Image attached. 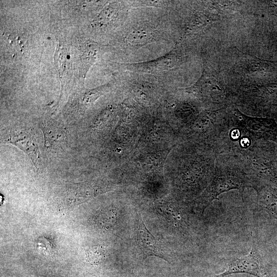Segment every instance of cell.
Returning <instances> with one entry per match:
<instances>
[{
    "label": "cell",
    "mask_w": 277,
    "mask_h": 277,
    "mask_svg": "<svg viewBox=\"0 0 277 277\" xmlns=\"http://www.w3.org/2000/svg\"><path fill=\"white\" fill-rule=\"evenodd\" d=\"M251 187L250 181L246 175L236 171L218 170L204 193L201 202L202 212L219 195L232 189Z\"/></svg>",
    "instance_id": "cell-1"
},
{
    "label": "cell",
    "mask_w": 277,
    "mask_h": 277,
    "mask_svg": "<svg viewBox=\"0 0 277 277\" xmlns=\"http://www.w3.org/2000/svg\"><path fill=\"white\" fill-rule=\"evenodd\" d=\"M252 246L248 254L231 259L225 270L213 277H225L227 275L244 273L256 277H270L262 263L259 251L251 233Z\"/></svg>",
    "instance_id": "cell-2"
},
{
    "label": "cell",
    "mask_w": 277,
    "mask_h": 277,
    "mask_svg": "<svg viewBox=\"0 0 277 277\" xmlns=\"http://www.w3.org/2000/svg\"><path fill=\"white\" fill-rule=\"evenodd\" d=\"M137 215V229L136 240L138 247L143 254V259L149 256H156L168 262L159 241L149 231L141 215L139 214Z\"/></svg>",
    "instance_id": "cell-3"
},
{
    "label": "cell",
    "mask_w": 277,
    "mask_h": 277,
    "mask_svg": "<svg viewBox=\"0 0 277 277\" xmlns=\"http://www.w3.org/2000/svg\"><path fill=\"white\" fill-rule=\"evenodd\" d=\"M235 116L240 125L254 137H269L277 134V125L270 120L247 116L238 110Z\"/></svg>",
    "instance_id": "cell-4"
},
{
    "label": "cell",
    "mask_w": 277,
    "mask_h": 277,
    "mask_svg": "<svg viewBox=\"0 0 277 277\" xmlns=\"http://www.w3.org/2000/svg\"><path fill=\"white\" fill-rule=\"evenodd\" d=\"M5 142L16 146L26 153L32 161L36 171L39 170L41 154L35 138L30 133L25 131L11 133L5 138Z\"/></svg>",
    "instance_id": "cell-5"
},
{
    "label": "cell",
    "mask_w": 277,
    "mask_h": 277,
    "mask_svg": "<svg viewBox=\"0 0 277 277\" xmlns=\"http://www.w3.org/2000/svg\"><path fill=\"white\" fill-rule=\"evenodd\" d=\"M257 191L259 206L277 220V188L266 185Z\"/></svg>",
    "instance_id": "cell-6"
},
{
    "label": "cell",
    "mask_w": 277,
    "mask_h": 277,
    "mask_svg": "<svg viewBox=\"0 0 277 277\" xmlns=\"http://www.w3.org/2000/svg\"><path fill=\"white\" fill-rule=\"evenodd\" d=\"M202 86L203 93L212 102L221 100L224 95L222 85L213 76L209 75H204Z\"/></svg>",
    "instance_id": "cell-7"
},
{
    "label": "cell",
    "mask_w": 277,
    "mask_h": 277,
    "mask_svg": "<svg viewBox=\"0 0 277 277\" xmlns=\"http://www.w3.org/2000/svg\"><path fill=\"white\" fill-rule=\"evenodd\" d=\"M114 213L110 209H105L96 216L95 221L97 224L104 228L109 227L114 221Z\"/></svg>",
    "instance_id": "cell-8"
},
{
    "label": "cell",
    "mask_w": 277,
    "mask_h": 277,
    "mask_svg": "<svg viewBox=\"0 0 277 277\" xmlns=\"http://www.w3.org/2000/svg\"><path fill=\"white\" fill-rule=\"evenodd\" d=\"M88 261L92 264L100 263L104 258V253L102 248L97 246L90 248L86 253Z\"/></svg>",
    "instance_id": "cell-9"
}]
</instances>
